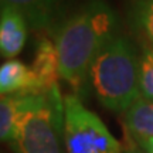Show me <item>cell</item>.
<instances>
[{
	"mask_svg": "<svg viewBox=\"0 0 153 153\" xmlns=\"http://www.w3.org/2000/svg\"><path fill=\"white\" fill-rule=\"evenodd\" d=\"M122 115L125 132L136 142L153 137V102L139 98Z\"/></svg>",
	"mask_w": 153,
	"mask_h": 153,
	"instance_id": "cell-9",
	"label": "cell"
},
{
	"mask_svg": "<svg viewBox=\"0 0 153 153\" xmlns=\"http://www.w3.org/2000/svg\"><path fill=\"white\" fill-rule=\"evenodd\" d=\"M118 17L105 0H88L55 28L61 78L81 98L95 57L116 36Z\"/></svg>",
	"mask_w": 153,
	"mask_h": 153,
	"instance_id": "cell-1",
	"label": "cell"
},
{
	"mask_svg": "<svg viewBox=\"0 0 153 153\" xmlns=\"http://www.w3.org/2000/svg\"><path fill=\"white\" fill-rule=\"evenodd\" d=\"M140 98L153 102V47H146L139 57Z\"/></svg>",
	"mask_w": 153,
	"mask_h": 153,
	"instance_id": "cell-12",
	"label": "cell"
},
{
	"mask_svg": "<svg viewBox=\"0 0 153 153\" xmlns=\"http://www.w3.org/2000/svg\"><path fill=\"white\" fill-rule=\"evenodd\" d=\"M30 68L41 94H47L58 85V78H61L60 57L55 44L50 38H38L34 51V60Z\"/></svg>",
	"mask_w": 153,
	"mask_h": 153,
	"instance_id": "cell-6",
	"label": "cell"
},
{
	"mask_svg": "<svg viewBox=\"0 0 153 153\" xmlns=\"http://www.w3.org/2000/svg\"><path fill=\"white\" fill-rule=\"evenodd\" d=\"M28 34V22L9 4H0V55L13 60L23 50Z\"/></svg>",
	"mask_w": 153,
	"mask_h": 153,
	"instance_id": "cell-5",
	"label": "cell"
},
{
	"mask_svg": "<svg viewBox=\"0 0 153 153\" xmlns=\"http://www.w3.org/2000/svg\"><path fill=\"white\" fill-rule=\"evenodd\" d=\"M129 14L133 27L153 44V0H131Z\"/></svg>",
	"mask_w": 153,
	"mask_h": 153,
	"instance_id": "cell-11",
	"label": "cell"
},
{
	"mask_svg": "<svg viewBox=\"0 0 153 153\" xmlns=\"http://www.w3.org/2000/svg\"><path fill=\"white\" fill-rule=\"evenodd\" d=\"M0 4L14 7L27 19L28 26L36 30L53 24L57 13V0H0Z\"/></svg>",
	"mask_w": 153,
	"mask_h": 153,
	"instance_id": "cell-10",
	"label": "cell"
},
{
	"mask_svg": "<svg viewBox=\"0 0 153 153\" xmlns=\"http://www.w3.org/2000/svg\"><path fill=\"white\" fill-rule=\"evenodd\" d=\"M28 94H41L31 68L16 58L3 62L0 65V98Z\"/></svg>",
	"mask_w": 153,
	"mask_h": 153,
	"instance_id": "cell-7",
	"label": "cell"
},
{
	"mask_svg": "<svg viewBox=\"0 0 153 153\" xmlns=\"http://www.w3.org/2000/svg\"><path fill=\"white\" fill-rule=\"evenodd\" d=\"M41 95L28 94L0 98V142H10L13 139L20 116L37 104Z\"/></svg>",
	"mask_w": 153,
	"mask_h": 153,
	"instance_id": "cell-8",
	"label": "cell"
},
{
	"mask_svg": "<svg viewBox=\"0 0 153 153\" xmlns=\"http://www.w3.org/2000/svg\"><path fill=\"white\" fill-rule=\"evenodd\" d=\"M9 143L14 153H65L64 98L58 85L20 116Z\"/></svg>",
	"mask_w": 153,
	"mask_h": 153,
	"instance_id": "cell-3",
	"label": "cell"
},
{
	"mask_svg": "<svg viewBox=\"0 0 153 153\" xmlns=\"http://www.w3.org/2000/svg\"><path fill=\"white\" fill-rule=\"evenodd\" d=\"M122 153H146L142 149V146L133 139L132 136H129L125 132V140L122 143Z\"/></svg>",
	"mask_w": 153,
	"mask_h": 153,
	"instance_id": "cell-13",
	"label": "cell"
},
{
	"mask_svg": "<svg viewBox=\"0 0 153 153\" xmlns=\"http://www.w3.org/2000/svg\"><path fill=\"white\" fill-rule=\"evenodd\" d=\"M142 149L145 150L146 153H153V137L152 139H148V140H142V142H137Z\"/></svg>",
	"mask_w": 153,
	"mask_h": 153,
	"instance_id": "cell-14",
	"label": "cell"
},
{
	"mask_svg": "<svg viewBox=\"0 0 153 153\" xmlns=\"http://www.w3.org/2000/svg\"><path fill=\"white\" fill-rule=\"evenodd\" d=\"M88 81L102 106L125 114L140 98L139 57L131 41L115 36L95 57Z\"/></svg>",
	"mask_w": 153,
	"mask_h": 153,
	"instance_id": "cell-2",
	"label": "cell"
},
{
	"mask_svg": "<svg viewBox=\"0 0 153 153\" xmlns=\"http://www.w3.org/2000/svg\"><path fill=\"white\" fill-rule=\"evenodd\" d=\"M65 153H122V143L102 119L82 104L79 97H64Z\"/></svg>",
	"mask_w": 153,
	"mask_h": 153,
	"instance_id": "cell-4",
	"label": "cell"
}]
</instances>
